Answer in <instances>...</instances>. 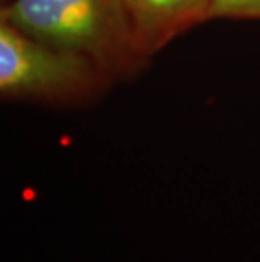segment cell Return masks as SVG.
<instances>
[{
  "label": "cell",
  "instance_id": "2",
  "mask_svg": "<svg viewBox=\"0 0 260 262\" xmlns=\"http://www.w3.org/2000/svg\"><path fill=\"white\" fill-rule=\"evenodd\" d=\"M108 80L112 78L91 59L0 22V93L4 98L66 102L98 92Z\"/></svg>",
  "mask_w": 260,
  "mask_h": 262
},
{
  "label": "cell",
  "instance_id": "1",
  "mask_svg": "<svg viewBox=\"0 0 260 262\" xmlns=\"http://www.w3.org/2000/svg\"><path fill=\"white\" fill-rule=\"evenodd\" d=\"M0 22L91 59L112 80L147 61L122 0H9Z\"/></svg>",
  "mask_w": 260,
  "mask_h": 262
},
{
  "label": "cell",
  "instance_id": "3",
  "mask_svg": "<svg viewBox=\"0 0 260 262\" xmlns=\"http://www.w3.org/2000/svg\"><path fill=\"white\" fill-rule=\"evenodd\" d=\"M144 58L211 19V0H122Z\"/></svg>",
  "mask_w": 260,
  "mask_h": 262
},
{
  "label": "cell",
  "instance_id": "4",
  "mask_svg": "<svg viewBox=\"0 0 260 262\" xmlns=\"http://www.w3.org/2000/svg\"><path fill=\"white\" fill-rule=\"evenodd\" d=\"M211 19H260V0H211Z\"/></svg>",
  "mask_w": 260,
  "mask_h": 262
}]
</instances>
